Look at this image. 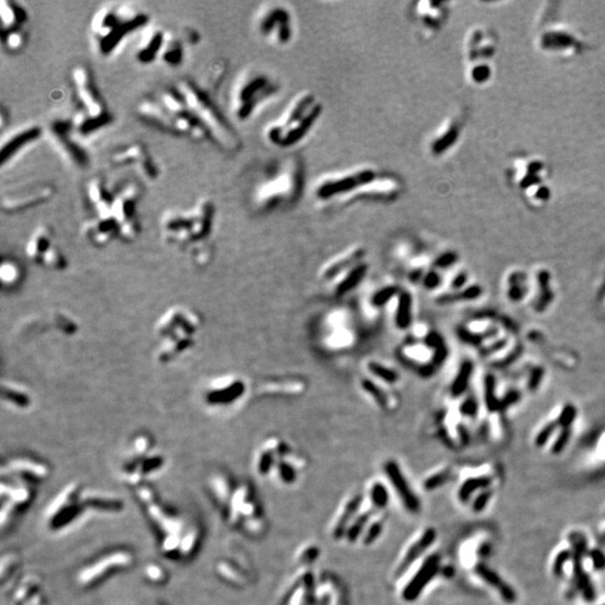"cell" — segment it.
<instances>
[{
  "instance_id": "14",
  "label": "cell",
  "mask_w": 605,
  "mask_h": 605,
  "mask_svg": "<svg viewBox=\"0 0 605 605\" xmlns=\"http://www.w3.org/2000/svg\"><path fill=\"white\" fill-rule=\"evenodd\" d=\"M55 194V186L50 182L33 181L14 185L1 194V211L14 215L46 203Z\"/></svg>"
},
{
  "instance_id": "23",
  "label": "cell",
  "mask_w": 605,
  "mask_h": 605,
  "mask_svg": "<svg viewBox=\"0 0 605 605\" xmlns=\"http://www.w3.org/2000/svg\"><path fill=\"white\" fill-rule=\"evenodd\" d=\"M164 465L165 458L159 453L148 452L146 454L130 453L123 462L121 473L127 482L135 485L138 484L146 477H151L161 471Z\"/></svg>"
},
{
  "instance_id": "19",
  "label": "cell",
  "mask_w": 605,
  "mask_h": 605,
  "mask_svg": "<svg viewBox=\"0 0 605 605\" xmlns=\"http://www.w3.org/2000/svg\"><path fill=\"white\" fill-rule=\"evenodd\" d=\"M48 134L50 140L55 142L56 147L64 154L65 158L78 168H87L89 156L71 121L54 119L48 125Z\"/></svg>"
},
{
  "instance_id": "15",
  "label": "cell",
  "mask_w": 605,
  "mask_h": 605,
  "mask_svg": "<svg viewBox=\"0 0 605 605\" xmlns=\"http://www.w3.org/2000/svg\"><path fill=\"white\" fill-rule=\"evenodd\" d=\"M71 84L79 110L93 118L114 121V116L107 108L89 67L84 64L74 65L71 70Z\"/></svg>"
},
{
  "instance_id": "33",
  "label": "cell",
  "mask_w": 605,
  "mask_h": 605,
  "mask_svg": "<svg viewBox=\"0 0 605 605\" xmlns=\"http://www.w3.org/2000/svg\"><path fill=\"white\" fill-rule=\"evenodd\" d=\"M184 44L181 35L168 31L159 60L168 67H179L184 60Z\"/></svg>"
},
{
  "instance_id": "21",
  "label": "cell",
  "mask_w": 605,
  "mask_h": 605,
  "mask_svg": "<svg viewBox=\"0 0 605 605\" xmlns=\"http://www.w3.org/2000/svg\"><path fill=\"white\" fill-rule=\"evenodd\" d=\"M161 235L170 245L177 247L193 245L192 224L189 211L168 210L159 221Z\"/></svg>"
},
{
  "instance_id": "17",
  "label": "cell",
  "mask_w": 605,
  "mask_h": 605,
  "mask_svg": "<svg viewBox=\"0 0 605 605\" xmlns=\"http://www.w3.org/2000/svg\"><path fill=\"white\" fill-rule=\"evenodd\" d=\"M114 168H130L146 181H156L159 170L151 154L142 142H129L116 147L108 156Z\"/></svg>"
},
{
  "instance_id": "20",
  "label": "cell",
  "mask_w": 605,
  "mask_h": 605,
  "mask_svg": "<svg viewBox=\"0 0 605 605\" xmlns=\"http://www.w3.org/2000/svg\"><path fill=\"white\" fill-rule=\"evenodd\" d=\"M449 16L447 3L419 1L412 5L410 17L414 25L424 36H432L441 31Z\"/></svg>"
},
{
  "instance_id": "39",
  "label": "cell",
  "mask_w": 605,
  "mask_h": 605,
  "mask_svg": "<svg viewBox=\"0 0 605 605\" xmlns=\"http://www.w3.org/2000/svg\"><path fill=\"white\" fill-rule=\"evenodd\" d=\"M433 541H434V533H433L432 529L426 530L425 533H421L417 538L414 539L408 545L406 550L402 552V558L397 565V569H402L404 567L408 566L426 548V546L432 544Z\"/></svg>"
},
{
  "instance_id": "25",
  "label": "cell",
  "mask_w": 605,
  "mask_h": 605,
  "mask_svg": "<svg viewBox=\"0 0 605 605\" xmlns=\"http://www.w3.org/2000/svg\"><path fill=\"white\" fill-rule=\"evenodd\" d=\"M131 562H132V555L128 550H115L109 552L80 571L78 575L79 583L82 585L93 584L95 580L106 576L107 573L111 572L112 569L128 566Z\"/></svg>"
},
{
  "instance_id": "22",
  "label": "cell",
  "mask_w": 605,
  "mask_h": 605,
  "mask_svg": "<svg viewBox=\"0 0 605 605\" xmlns=\"http://www.w3.org/2000/svg\"><path fill=\"white\" fill-rule=\"evenodd\" d=\"M42 136L43 129L39 125H20L4 135L0 142V166L5 168L20 151Z\"/></svg>"
},
{
  "instance_id": "10",
  "label": "cell",
  "mask_w": 605,
  "mask_h": 605,
  "mask_svg": "<svg viewBox=\"0 0 605 605\" xmlns=\"http://www.w3.org/2000/svg\"><path fill=\"white\" fill-rule=\"evenodd\" d=\"M136 114L144 123L168 134L196 142L210 140L208 131L194 116L170 111L155 95L140 99L136 104Z\"/></svg>"
},
{
  "instance_id": "50",
  "label": "cell",
  "mask_w": 605,
  "mask_h": 605,
  "mask_svg": "<svg viewBox=\"0 0 605 605\" xmlns=\"http://www.w3.org/2000/svg\"><path fill=\"white\" fill-rule=\"evenodd\" d=\"M371 496H372L374 503H376L378 507H383V505H387V492L380 483L374 485V488L371 491Z\"/></svg>"
},
{
  "instance_id": "1",
  "label": "cell",
  "mask_w": 605,
  "mask_h": 605,
  "mask_svg": "<svg viewBox=\"0 0 605 605\" xmlns=\"http://www.w3.org/2000/svg\"><path fill=\"white\" fill-rule=\"evenodd\" d=\"M404 191V182L397 174L361 164L324 174L313 185L312 196L321 207H337L358 201L391 203L402 198Z\"/></svg>"
},
{
  "instance_id": "28",
  "label": "cell",
  "mask_w": 605,
  "mask_h": 605,
  "mask_svg": "<svg viewBox=\"0 0 605 605\" xmlns=\"http://www.w3.org/2000/svg\"><path fill=\"white\" fill-rule=\"evenodd\" d=\"M187 211L192 224L193 245H201L208 240L212 231L215 217V204L209 198H201Z\"/></svg>"
},
{
  "instance_id": "41",
  "label": "cell",
  "mask_w": 605,
  "mask_h": 605,
  "mask_svg": "<svg viewBox=\"0 0 605 605\" xmlns=\"http://www.w3.org/2000/svg\"><path fill=\"white\" fill-rule=\"evenodd\" d=\"M1 43L8 53H18L27 44V33L24 28L1 32Z\"/></svg>"
},
{
  "instance_id": "29",
  "label": "cell",
  "mask_w": 605,
  "mask_h": 605,
  "mask_svg": "<svg viewBox=\"0 0 605 605\" xmlns=\"http://www.w3.org/2000/svg\"><path fill=\"white\" fill-rule=\"evenodd\" d=\"M82 232L87 240L97 247H104L119 239V226L112 215L107 218L90 217L82 224Z\"/></svg>"
},
{
  "instance_id": "4",
  "label": "cell",
  "mask_w": 605,
  "mask_h": 605,
  "mask_svg": "<svg viewBox=\"0 0 605 605\" xmlns=\"http://www.w3.org/2000/svg\"><path fill=\"white\" fill-rule=\"evenodd\" d=\"M500 290L511 306L533 315L546 314L557 299L556 279L547 268H511L502 277Z\"/></svg>"
},
{
  "instance_id": "16",
  "label": "cell",
  "mask_w": 605,
  "mask_h": 605,
  "mask_svg": "<svg viewBox=\"0 0 605 605\" xmlns=\"http://www.w3.org/2000/svg\"><path fill=\"white\" fill-rule=\"evenodd\" d=\"M87 511L78 492V487L69 485L46 509L48 527L53 531H62L80 522Z\"/></svg>"
},
{
  "instance_id": "18",
  "label": "cell",
  "mask_w": 605,
  "mask_h": 605,
  "mask_svg": "<svg viewBox=\"0 0 605 605\" xmlns=\"http://www.w3.org/2000/svg\"><path fill=\"white\" fill-rule=\"evenodd\" d=\"M26 256L34 264L52 269L64 271L67 266V258L54 239V233L46 226H37L25 247Z\"/></svg>"
},
{
  "instance_id": "45",
  "label": "cell",
  "mask_w": 605,
  "mask_h": 605,
  "mask_svg": "<svg viewBox=\"0 0 605 605\" xmlns=\"http://www.w3.org/2000/svg\"><path fill=\"white\" fill-rule=\"evenodd\" d=\"M367 271H368V266L365 265V264H358V265H355L353 269L348 273V276L346 277L344 282L339 285L337 294L339 296L344 295V294L355 288L358 284H360L361 280H362L363 277L367 273Z\"/></svg>"
},
{
  "instance_id": "24",
  "label": "cell",
  "mask_w": 605,
  "mask_h": 605,
  "mask_svg": "<svg viewBox=\"0 0 605 605\" xmlns=\"http://www.w3.org/2000/svg\"><path fill=\"white\" fill-rule=\"evenodd\" d=\"M462 121L458 116H453L444 121L432 135L427 138L426 151L433 158H441L451 151L461 136Z\"/></svg>"
},
{
  "instance_id": "53",
  "label": "cell",
  "mask_w": 605,
  "mask_h": 605,
  "mask_svg": "<svg viewBox=\"0 0 605 605\" xmlns=\"http://www.w3.org/2000/svg\"><path fill=\"white\" fill-rule=\"evenodd\" d=\"M441 284V276L436 271H430L425 275L424 286L427 290H435Z\"/></svg>"
},
{
  "instance_id": "11",
  "label": "cell",
  "mask_w": 605,
  "mask_h": 605,
  "mask_svg": "<svg viewBox=\"0 0 605 605\" xmlns=\"http://www.w3.org/2000/svg\"><path fill=\"white\" fill-rule=\"evenodd\" d=\"M580 412L573 402L555 405L541 419L533 432L536 447L550 445L552 453H559L566 447L580 421Z\"/></svg>"
},
{
  "instance_id": "13",
  "label": "cell",
  "mask_w": 605,
  "mask_h": 605,
  "mask_svg": "<svg viewBox=\"0 0 605 605\" xmlns=\"http://www.w3.org/2000/svg\"><path fill=\"white\" fill-rule=\"evenodd\" d=\"M142 194V186L136 181L125 182L114 192L112 217L117 221L119 239L123 243H132L140 236L138 203Z\"/></svg>"
},
{
  "instance_id": "56",
  "label": "cell",
  "mask_w": 605,
  "mask_h": 605,
  "mask_svg": "<svg viewBox=\"0 0 605 605\" xmlns=\"http://www.w3.org/2000/svg\"><path fill=\"white\" fill-rule=\"evenodd\" d=\"M146 573H147L148 578H151V580H161L163 578V571L156 565L148 567Z\"/></svg>"
},
{
  "instance_id": "9",
  "label": "cell",
  "mask_w": 605,
  "mask_h": 605,
  "mask_svg": "<svg viewBox=\"0 0 605 605\" xmlns=\"http://www.w3.org/2000/svg\"><path fill=\"white\" fill-rule=\"evenodd\" d=\"M201 327L198 313L185 307H170L156 324L159 338L157 360L168 363L189 351L196 344V337Z\"/></svg>"
},
{
  "instance_id": "6",
  "label": "cell",
  "mask_w": 605,
  "mask_h": 605,
  "mask_svg": "<svg viewBox=\"0 0 605 605\" xmlns=\"http://www.w3.org/2000/svg\"><path fill=\"white\" fill-rule=\"evenodd\" d=\"M174 87L181 93L192 115L208 131L210 140L228 153L240 149L241 140L237 131L215 104L209 90L191 79H181Z\"/></svg>"
},
{
  "instance_id": "51",
  "label": "cell",
  "mask_w": 605,
  "mask_h": 605,
  "mask_svg": "<svg viewBox=\"0 0 605 605\" xmlns=\"http://www.w3.org/2000/svg\"><path fill=\"white\" fill-rule=\"evenodd\" d=\"M595 304H597L599 312L605 316V273L603 275L602 279H601L599 287L597 288Z\"/></svg>"
},
{
  "instance_id": "38",
  "label": "cell",
  "mask_w": 605,
  "mask_h": 605,
  "mask_svg": "<svg viewBox=\"0 0 605 605\" xmlns=\"http://www.w3.org/2000/svg\"><path fill=\"white\" fill-rule=\"evenodd\" d=\"M385 471H387L388 477L390 479L393 487H396L399 494L406 501V505H407L408 509H410V510L417 509V507H419L417 500L410 494L409 488H408L407 483L405 481V477H402V472L399 470L398 465L395 462H388L385 466Z\"/></svg>"
},
{
  "instance_id": "2",
  "label": "cell",
  "mask_w": 605,
  "mask_h": 605,
  "mask_svg": "<svg viewBox=\"0 0 605 605\" xmlns=\"http://www.w3.org/2000/svg\"><path fill=\"white\" fill-rule=\"evenodd\" d=\"M458 335L494 369L515 365L522 355V344L517 324L496 311H482L472 316L470 327H460Z\"/></svg>"
},
{
  "instance_id": "12",
  "label": "cell",
  "mask_w": 605,
  "mask_h": 605,
  "mask_svg": "<svg viewBox=\"0 0 605 605\" xmlns=\"http://www.w3.org/2000/svg\"><path fill=\"white\" fill-rule=\"evenodd\" d=\"M254 28L260 39L273 48H287L297 33L295 15L284 3H267L258 11Z\"/></svg>"
},
{
  "instance_id": "36",
  "label": "cell",
  "mask_w": 605,
  "mask_h": 605,
  "mask_svg": "<svg viewBox=\"0 0 605 605\" xmlns=\"http://www.w3.org/2000/svg\"><path fill=\"white\" fill-rule=\"evenodd\" d=\"M435 557L430 558L428 561L425 562L423 567H421L416 573L414 578L410 580L406 589L402 590V597L406 600H413L419 594L421 590L426 585L427 580L433 578V575L435 572Z\"/></svg>"
},
{
  "instance_id": "54",
  "label": "cell",
  "mask_w": 605,
  "mask_h": 605,
  "mask_svg": "<svg viewBox=\"0 0 605 605\" xmlns=\"http://www.w3.org/2000/svg\"><path fill=\"white\" fill-rule=\"evenodd\" d=\"M279 472H280V477H282L285 482H290V481H293L295 479L294 470L288 464H279Z\"/></svg>"
},
{
  "instance_id": "37",
  "label": "cell",
  "mask_w": 605,
  "mask_h": 605,
  "mask_svg": "<svg viewBox=\"0 0 605 605\" xmlns=\"http://www.w3.org/2000/svg\"><path fill=\"white\" fill-rule=\"evenodd\" d=\"M3 402L15 409H27L32 404V397L26 388L14 382L3 385Z\"/></svg>"
},
{
  "instance_id": "27",
  "label": "cell",
  "mask_w": 605,
  "mask_h": 605,
  "mask_svg": "<svg viewBox=\"0 0 605 605\" xmlns=\"http://www.w3.org/2000/svg\"><path fill=\"white\" fill-rule=\"evenodd\" d=\"M166 33L159 26L148 25L140 32V41L135 50V59L142 65L151 64L159 60L164 46Z\"/></svg>"
},
{
  "instance_id": "44",
  "label": "cell",
  "mask_w": 605,
  "mask_h": 605,
  "mask_svg": "<svg viewBox=\"0 0 605 605\" xmlns=\"http://www.w3.org/2000/svg\"><path fill=\"white\" fill-rule=\"evenodd\" d=\"M365 254V249L362 248H358L355 249V250L351 251L349 254L344 256L342 259L338 260V261L334 262L333 265L329 266V267L327 268V271L324 273V277H325V278H332V277L337 276L338 273L344 271L346 268L350 267V266L353 265L355 262L362 259Z\"/></svg>"
},
{
  "instance_id": "7",
  "label": "cell",
  "mask_w": 605,
  "mask_h": 605,
  "mask_svg": "<svg viewBox=\"0 0 605 605\" xmlns=\"http://www.w3.org/2000/svg\"><path fill=\"white\" fill-rule=\"evenodd\" d=\"M304 166L297 157H288L257 184L252 194L254 207L271 212L290 207L301 198L304 187Z\"/></svg>"
},
{
  "instance_id": "49",
  "label": "cell",
  "mask_w": 605,
  "mask_h": 605,
  "mask_svg": "<svg viewBox=\"0 0 605 605\" xmlns=\"http://www.w3.org/2000/svg\"><path fill=\"white\" fill-rule=\"evenodd\" d=\"M362 387L367 393H370L371 396L376 399V402H379L380 406L382 407L387 406V399L385 398L379 388L374 385V382H371L370 380H363Z\"/></svg>"
},
{
  "instance_id": "5",
  "label": "cell",
  "mask_w": 605,
  "mask_h": 605,
  "mask_svg": "<svg viewBox=\"0 0 605 605\" xmlns=\"http://www.w3.org/2000/svg\"><path fill=\"white\" fill-rule=\"evenodd\" d=\"M149 25V16L128 3L108 4L93 14L90 33L100 55L110 56L127 37Z\"/></svg>"
},
{
  "instance_id": "55",
  "label": "cell",
  "mask_w": 605,
  "mask_h": 605,
  "mask_svg": "<svg viewBox=\"0 0 605 605\" xmlns=\"http://www.w3.org/2000/svg\"><path fill=\"white\" fill-rule=\"evenodd\" d=\"M447 473L443 472V473H437V475H433V477H428L427 479L426 482H425V487L427 489H434L437 485L441 484L445 479H447Z\"/></svg>"
},
{
  "instance_id": "3",
  "label": "cell",
  "mask_w": 605,
  "mask_h": 605,
  "mask_svg": "<svg viewBox=\"0 0 605 605\" xmlns=\"http://www.w3.org/2000/svg\"><path fill=\"white\" fill-rule=\"evenodd\" d=\"M324 114V104L312 91L295 95L277 119L264 129V140L279 151L297 147L312 134Z\"/></svg>"
},
{
  "instance_id": "46",
  "label": "cell",
  "mask_w": 605,
  "mask_h": 605,
  "mask_svg": "<svg viewBox=\"0 0 605 605\" xmlns=\"http://www.w3.org/2000/svg\"><path fill=\"white\" fill-rule=\"evenodd\" d=\"M358 505H359V501L355 498H351L349 501L346 502V505L342 509V512L337 517V520L333 524V535L339 536L344 531V524L346 522V518L351 517L352 512Z\"/></svg>"
},
{
  "instance_id": "47",
  "label": "cell",
  "mask_w": 605,
  "mask_h": 605,
  "mask_svg": "<svg viewBox=\"0 0 605 605\" xmlns=\"http://www.w3.org/2000/svg\"><path fill=\"white\" fill-rule=\"evenodd\" d=\"M369 370L371 371V374L378 376L382 381L388 382V383H393L398 380V374L395 371L387 368V367H383L380 363H369Z\"/></svg>"
},
{
  "instance_id": "40",
  "label": "cell",
  "mask_w": 605,
  "mask_h": 605,
  "mask_svg": "<svg viewBox=\"0 0 605 605\" xmlns=\"http://www.w3.org/2000/svg\"><path fill=\"white\" fill-rule=\"evenodd\" d=\"M473 374H475V365L471 360H465L460 365L458 374L455 376L452 386H451V395L454 398L463 396L464 393L468 391Z\"/></svg>"
},
{
  "instance_id": "52",
  "label": "cell",
  "mask_w": 605,
  "mask_h": 605,
  "mask_svg": "<svg viewBox=\"0 0 605 605\" xmlns=\"http://www.w3.org/2000/svg\"><path fill=\"white\" fill-rule=\"evenodd\" d=\"M273 461V453H262L261 456L259 458V461H258V472L261 473V475H266V473L271 470Z\"/></svg>"
},
{
  "instance_id": "48",
  "label": "cell",
  "mask_w": 605,
  "mask_h": 605,
  "mask_svg": "<svg viewBox=\"0 0 605 605\" xmlns=\"http://www.w3.org/2000/svg\"><path fill=\"white\" fill-rule=\"evenodd\" d=\"M397 294H398L397 286H388V287L382 288L379 292L374 294V297H372V304L376 307L383 306Z\"/></svg>"
},
{
  "instance_id": "8",
  "label": "cell",
  "mask_w": 605,
  "mask_h": 605,
  "mask_svg": "<svg viewBox=\"0 0 605 605\" xmlns=\"http://www.w3.org/2000/svg\"><path fill=\"white\" fill-rule=\"evenodd\" d=\"M282 93L276 76L261 69H249L236 80L230 93V110L239 123L252 121Z\"/></svg>"
},
{
  "instance_id": "31",
  "label": "cell",
  "mask_w": 605,
  "mask_h": 605,
  "mask_svg": "<svg viewBox=\"0 0 605 605\" xmlns=\"http://www.w3.org/2000/svg\"><path fill=\"white\" fill-rule=\"evenodd\" d=\"M71 123H72L73 128H74L79 138L81 140H86L93 138L95 135L100 134L101 131L108 128L114 123V121L112 119L93 118L87 115L86 112L78 109L76 114L73 115Z\"/></svg>"
},
{
  "instance_id": "43",
  "label": "cell",
  "mask_w": 605,
  "mask_h": 605,
  "mask_svg": "<svg viewBox=\"0 0 605 605\" xmlns=\"http://www.w3.org/2000/svg\"><path fill=\"white\" fill-rule=\"evenodd\" d=\"M412 296L408 292H404L399 295L396 313V325L399 329H407L412 323Z\"/></svg>"
},
{
  "instance_id": "42",
  "label": "cell",
  "mask_w": 605,
  "mask_h": 605,
  "mask_svg": "<svg viewBox=\"0 0 605 605\" xmlns=\"http://www.w3.org/2000/svg\"><path fill=\"white\" fill-rule=\"evenodd\" d=\"M1 284L5 288H13L20 284L22 277V267L15 259H4L1 264Z\"/></svg>"
},
{
  "instance_id": "30",
  "label": "cell",
  "mask_w": 605,
  "mask_h": 605,
  "mask_svg": "<svg viewBox=\"0 0 605 605\" xmlns=\"http://www.w3.org/2000/svg\"><path fill=\"white\" fill-rule=\"evenodd\" d=\"M245 391V385L243 380H233L228 385L213 381L204 389L203 402L212 407L226 406L243 396Z\"/></svg>"
},
{
  "instance_id": "35",
  "label": "cell",
  "mask_w": 605,
  "mask_h": 605,
  "mask_svg": "<svg viewBox=\"0 0 605 605\" xmlns=\"http://www.w3.org/2000/svg\"><path fill=\"white\" fill-rule=\"evenodd\" d=\"M82 502L88 510L98 511V512H118L123 509V502L115 496L104 494H84L81 492Z\"/></svg>"
},
{
  "instance_id": "34",
  "label": "cell",
  "mask_w": 605,
  "mask_h": 605,
  "mask_svg": "<svg viewBox=\"0 0 605 605\" xmlns=\"http://www.w3.org/2000/svg\"><path fill=\"white\" fill-rule=\"evenodd\" d=\"M18 475H31L34 477H48V470L45 464L39 463L37 461L32 458H18L15 460L8 461V463L4 465L3 473Z\"/></svg>"
},
{
  "instance_id": "26",
  "label": "cell",
  "mask_w": 605,
  "mask_h": 605,
  "mask_svg": "<svg viewBox=\"0 0 605 605\" xmlns=\"http://www.w3.org/2000/svg\"><path fill=\"white\" fill-rule=\"evenodd\" d=\"M84 196L90 209V217L107 218L112 215L114 192L108 189L104 179L95 176L84 185Z\"/></svg>"
},
{
  "instance_id": "32",
  "label": "cell",
  "mask_w": 605,
  "mask_h": 605,
  "mask_svg": "<svg viewBox=\"0 0 605 605\" xmlns=\"http://www.w3.org/2000/svg\"><path fill=\"white\" fill-rule=\"evenodd\" d=\"M0 20L1 32L13 31L25 27L28 20V13L20 4L13 0L0 1Z\"/></svg>"
}]
</instances>
